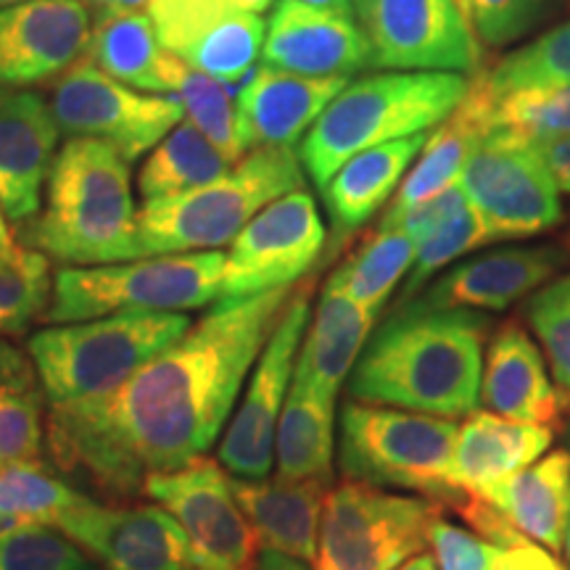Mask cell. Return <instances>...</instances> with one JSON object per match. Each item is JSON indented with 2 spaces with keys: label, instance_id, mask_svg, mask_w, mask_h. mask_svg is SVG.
Segmentation results:
<instances>
[{
  "label": "cell",
  "instance_id": "obj_1",
  "mask_svg": "<svg viewBox=\"0 0 570 570\" xmlns=\"http://www.w3.org/2000/svg\"><path fill=\"white\" fill-rule=\"evenodd\" d=\"M296 288L219 298L209 315L111 394L48 412L56 468L114 499L146 494L148 473L202 460Z\"/></svg>",
  "mask_w": 570,
  "mask_h": 570
},
{
  "label": "cell",
  "instance_id": "obj_2",
  "mask_svg": "<svg viewBox=\"0 0 570 570\" xmlns=\"http://www.w3.org/2000/svg\"><path fill=\"white\" fill-rule=\"evenodd\" d=\"M487 327L473 309L396 306L356 360L348 396L446 420L470 415L481 402Z\"/></svg>",
  "mask_w": 570,
  "mask_h": 570
},
{
  "label": "cell",
  "instance_id": "obj_3",
  "mask_svg": "<svg viewBox=\"0 0 570 570\" xmlns=\"http://www.w3.org/2000/svg\"><path fill=\"white\" fill-rule=\"evenodd\" d=\"M21 246L96 267L140 259L130 161L90 138H67L46 183V206L19 230Z\"/></svg>",
  "mask_w": 570,
  "mask_h": 570
},
{
  "label": "cell",
  "instance_id": "obj_4",
  "mask_svg": "<svg viewBox=\"0 0 570 570\" xmlns=\"http://www.w3.org/2000/svg\"><path fill=\"white\" fill-rule=\"evenodd\" d=\"M470 80L458 71H375L348 80L298 146L317 188L352 156L410 135L431 132L462 104Z\"/></svg>",
  "mask_w": 570,
  "mask_h": 570
},
{
  "label": "cell",
  "instance_id": "obj_5",
  "mask_svg": "<svg viewBox=\"0 0 570 570\" xmlns=\"http://www.w3.org/2000/svg\"><path fill=\"white\" fill-rule=\"evenodd\" d=\"M304 188L294 148H256L230 173L202 188L142 202L138 209L140 256L217 252L277 198Z\"/></svg>",
  "mask_w": 570,
  "mask_h": 570
},
{
  "label": "cell",
  "instance_id": "obj_6",
  "mask_svg": "<svg viewBox=\"0 0 570 570\" xmlns=\"http://www.w3.org/2000/svg\"><path fill=\"white\" fill-rule=\"evenodd\" d=\"M194 325L185 312H122L51 325L27 341L51 407L88 402L122 383L177 344Z\"/></svg>",
  "mask_w": 570,
  "mask_h": 570
},
{
  "label": "cell",
  "instance_id": "obj_7",
  "mask_svg": "<svg viewBox=\"0 0 570 570\" xmlns=\"http://www.w3.org/2000/svg\"><path fill=\"white\" fill-rule=\"evenodd\" d=\"M458 433L446 417L348 402L341 410L338 462L348 481L420 491L458 510L468 497L452 479Z\"/></svg>",
  "mask_w": 570,
  "mask_h": 570
},
{
  "label": "cell",
  "instance_id": "obj_8",
  "mask_svg": "<svg viewBox=\"0 0 570 570\" xmlns=\"http://www.w3.org/2000/svg\"><path fill=\"white\" fill-rule=\"evenodd\" d=\"M223 252L164 254L96 267H61L46 317L85 323L122 312H190L223 298Z\"/></svg>",
  "mask_w": 570,
  "mask_h": 570
},
{
  "label": "cell",
  "instance_id": "obj_9",
  "mask_svg": "<svg viewBox=\"0 0 570 570\" xmlns=\"http://www.w3.org/2000/svg\"><path fill=\"white\" fill-rule=\"evenodd\" d=\"M439 502L346 481L325 499L317 570H396L431 544Z\"/></svg>",
  "mask_w": 570,
  "mask_h": 570
},
{
  "label": "cell",
  "instance_id": "obj_10",
  "mask_svg": "<svg viewBox=\"0 0 570 570\" xmlns=\"http://www.w3.org/2000/svg\"><path fill=\"white\" fill-rule=\"evenodd\" d=\"M491 238L512 240L550 230L562 219L560 185L533 135L497 125L475 142L460 177Z\"/></svg>",
  "mask_w": 570,
  "mask_h": 570
},
{
  "label": "cell",
  "instance_id": "obj_11",
  "mask_svg": "<svg viewBox=\"0 0 570 570\" xmlns=\"http://www.w3.org/2000/svg\"><path fill=\"white\" fill-rule=\"evenodd\" d=\"M48 104L63 138L101 140L127 161L146 156L185 119L177 98L135 90L88 59L63 71Z\"/></svg>",
  "mask_w": 570,
  "mask_h": 570
},
{
  "label": "cell",
  "instance_id": "obj_12",
  "mask_svg": "<svg viewBox=\"0 0 570 570\" xmlns=\"http://www.w3.org/2000/svg\"><path fill=\"white\" fill-rule=\"evenodd\" d=\"M354 17L375 69L481 71L483 42L458 0H354Z\"/></svg>",
  "mask_w": 570,
  "mask_h": 570
},
{
  "label": "cell",
  "instance_id": "obj_13",
  "mask_svg": "<svg viewBox=\"0 0 570 570\" xmlns=\"http://www.w3.org/2000/svg\"><path fill=\"white\" fill-rule=\"evenodd\" d=\"M309 283H302L285 306L281 323L256 360L246 396L225 431L219 444V462L235 479H267L275 465V433L281 423L288 383H294V367L304 327L312 320Z\"/></svg>",
  "mask_w": 570,
  "mask_h": 570
},
{
  "label": "cell",
  "instance_id": "obj_14",
  "mask_svg": "<svg viewBox=\"0 0 570 570\" xmlns=\"http://www.w3.org/2000/svg\"><path fill=\"white\" fill-rule=\"evenodd\" d=\"M325 223L306 190L277 198L248 223L225 254L223 298L294 288L325 248Z\"/></svg>",
  "mask_w": 570,
  "mask_h": 570
},
{
  "label": "cell",
  "instance_id": "obj_15",
  "mask_svg": "<svg viewBox=\"0 0 570 570\" xmlns=\"http://www.w3.org/2000/svg\"><path fill=\"white\" fill-rule=\"evenodd\" d=\"M146 494L188 533L196 570H254L259 541L217 462L202 458L173 473H148Z\"/></svg>",
  "mask_w": 570,
  "mask_h": 570
},
{
  "label": "cell",
  "instance_id": "obj_16",
  "mask_svg": "<svg viewBox=\"0 0 570 570\" xmlns=\"http://www.w3.org/2000/svg\"><path fill=\"white\" fill-rule=\"evenodd\" d=\"M146 11L169 53L225 85L244 80L265 48L262 13L235 0H148Z\"/></svg>",
  "mask_w": 570,
  "mask_h": 570
},
{
  "label": "cell",
  "instance_id": "obj_17",
  "mask_svg": "<svg viewBox=\"0 0 570 570\" xmlns=\"http://www.w3.org/2000/svg\"><path fill=\"white\" fill-rule=\"evenodd\" d=\"M56 531L106 570H196L188 533L164 508H111L85 494Z\"/></svg>",
  "mask_w": 570,
  "mask_h": 570
},
{
  "label": "cell",
  "instance_id": "obj_18",
  "mask_svg": "<svg viewBox=\"0 0 570 570\" xmlns=\"http://www.w3.org/2000/svg\"><path fill=\"white\" fill-rule=\"evenodd\" d=\"M92 19L82 0H24L0 9V82L59 80L85 59Z\"/></svg>",
  "mask_w": 570,
  "mask_h": 570
},
{
  "label": "cell",
  "instance_id": "obj_19",
  "mask_svg": "<svg viewBox=\"0 0 570 570\" xmlns=\"http://www.w3.org/2000/svg\"><path fill=\"white\" fill-rule=\"evenodd\" d=\"M262 61L302 77H344L373 67L370 46L354 13L277 0L269 9Z\"/></svg>",
  "mask_w": 570,
  "mask_h": 570
},
{
  "label": "cell",
  "instance_id": "obj_20",
  "mask_svg": "<svg viewBox=\"0 0 570 570\" xmlns=\"http://www.w3.org/2000/svg\"><path fill=\"white\" fill-rule=\"evenodd\" d=\"M61 130L48 98L0 82V204L11 223H30L59 154Z\"/></svg>",
  "mask_w": 570,
  "mask_h": 570
},
{
  "label": "cell",
  "instance_id": "obj_21",
  "mask_svg": "<svg viewBox=\"0 0 570 570\" xmlns=\"http://www.w3.org/2000/svg\"><path fill=\"white\" fill-rule=\"evenodd\" d=\"M346 82L344 77H302L269 63L256 67L238 90L244 154L256 148H294Z\"/></svg>",
  "mask_w": 570,
  "mask_h": 570
},
{
  "label": "cell",
  "instance_id": "obj_22",
  "mask_svg": "<svg viewBox=\"0 0 570 570\" xmlns=\"http://www.w3.org/2000/svg\"><path fill=\"white\" fill-rule=\"evenodd\" d=\"M566 265L558 248H499L460 262L410 304L423 309L502 312L541 288Z\"/></svg>",
  "mask_w": 570,
  "mask_h": 570
},
{
  "label": "cell",
  "instance_id": "obj_23",
  "mask_svg": "<svg viewBox=\"0 0 570 570\" xmlns=\"http://www.w3.org/2000/svg\"><path fill=\"white\" fill-rule=\"evenodd\" d=\"M483 404L497 415L541 428H558L562 420V396L547 375L544 356L533 338L518 323L499 327L483 360Z\"/></svg>",
  "mask_w": 570,
  "mask_h": 570
},
{
  "label": "cell",
  "instance_id": "obj_24",
  "mask_svg": "<svg viewBox=\"0 0 570 570\" xmlns=\"http://www.w3.org/2000/svg\"><path fill=\"white\" fill-rule=\"evenodd\" d=\"M230 483L262 550L302 562L317 560L327 481L230 479Z\"/></svg>",
  "mask_w": 570,
  "mask_h": 570
},
{
  "label": "cell",
  "instance_id": "obj_25",
  "mask_svg": "<svg viewBox=\"0 0 570 570\" xmlns=\"http://www.w3.org/2000/svg\"><path fill=\"white\" fill-rule=\"evenodd\" d=\"M494 127V101L483 88L479 75L470 80L468 96L462 104L428 135L423 151L417 154L407 177L399 185L396 196L391 198L389 209L383 212L381 223L396 219L399 214L410 212L412 206L439 196L441 190L460 183L468 156L473 154L475 142Z\"/></svg>",
  "mask_w": 570,
  "mask_h": 570
},
{
  "label": "cell",
  "instance_id": "obj_26",
  "mask_svg": "<svg viewBox=\"0 0 570 570\" xmlns=\"http://www.w3.org/2000/svg\"><path fill=\"white\" fill-rule=\"evenodd\" d=\"M375 317L365 306L325 283L309 331L298 346L296 386L336 402L338 389L348 381L356 360L365 352Z\"/></svg>",
  "mask_w": 570,
  "mask_h": 570
},
{
  "label": "cell",
  "instance_id": "obj_27",
  "mask_svg": "<svg viewBox=\"0 0 570 570\" xmlns=\"http://www.w3.org/2000/svg\"><path fill=\"white\" fill-rule=\"evenodd\" d=\"M428 135L431 132L410 135V138L367 148V151L352 156L325 183V188H320L327 214L333 219L336 246L344 244L348 235L360 230L362 225H367L377 209H383V204L391 196H396L399 185L407 177L417 154L423 151Z\"/></svg>",
  "mask_w": 570,
  "mask_h": 570
},
{
  "label": "cell",
  "instance_id": "obj_28",
  "mask_svg": "<svg viewBox=\"0 0 570 570\" xmlns=\"http://www.w3.org/2000/svg\"><path fill=\"white\" fill-rule=\"evenodd\" d=\"M554 431L497 412H470L458 433L452 479L465 491H483L544 458Z\"/></svg>",
  "mask_w": 570,
  "mask_h": 570
},
{
  "label": "cell",
  "instance_id": "obj_29",
  "mask_svg": "<svg viewBox=\"0 0 570 570\" xmlns=\"http://www.w3.org/2000/svg\"><path fill=\"white\" fill-rule=\"evenodd\" d=\"M531 541L560 552L570 518V452L554 449L494 487L475 491Z\"/></svg>",
  "mask_w": 570,
  "mask_h": 570
},
{
  "label": "cell",
  "instance_id": "obj_30",
  "mask_svg": "<svg viewBox=\"0 0 570 570\" xmlns=\"http://www.w3.org/2000/svg\"><path fill=\"white\" fill-rule=\"evenodd\" d=\"M85 59L151 96H173L177 59L161 46L148 11H119L101 21H92L90 46Z\"/></svg>",
  "mask_w": 570,
  "mask_h": 570
},
{
  "label": "cell",
  "instance_id": "obj_31",
  "mask_svg": "<svg viewBox=\"0 0 570 570\" xmlns=\"http://www.w3.org/2000/svg\"><path fill=\"white\" fill-rule=\"evenodd\" d=\"M333 444V402L291 383L275 433L277 479L331 483Z\"/></svg>",
  "mask_w": 570,
  "mask_h": 570
},
{
  "label": "cell",
  "instance_id": "obj_32",
  "mask_svg": "<svg viewBox=\"0 0 570 570\" xmlns=\"http://www.w3.org/2000/svg\"><path fill=\"white\" fill-rule=\"evenodd\" d=\"M233 167L235 161L227 159L194 122L183 119L142 161L138 190L142 202L188 194L219 180Z\"/></svg>",
  "mask_w": 570,
  "mask_h": 570
},
{
  "label": "cell",
  "instance_id": "obj_33",
  "mask_svg": "<svg viewBox=\"0 0 570 570\" xmlns=\"http://www.w3.org/2000/svg\"><path fill=\"white\" fill-rule=\"evenodd\" d=\"M417 244L399 227H375L352 254L327 277V285L338 288L352 302L377 312L389 302L402 277L415 265Z\"/></svg>",
  "mask_w": 570,
  "mask_h": 570
},
{
  "label": "cell",
  "instance_id": "obj_34",
  "mask_svg": "<svg viewBox=\"0 0 570 570\" xmlns=\"http://www.w3.org/2000/svg\"><path fill=\"white\" fill-rule=\"evenodd\" d=\"M479 80L491 101L523 90L566 88L570 85V21L508 53L494 69L479 71Z\"/></svg>",
  "mask_w": 570,
  "mask_h": 570
},
{
  "label": "cell",
  "instance_id": "obj_35",
  "mask_svg": "<svg viewBox=\"0 0 570 570\" xmlns=\"http://www.w3.org/2000/svg\"><path fill=\"white\" fill-rule=\"evenodd\" d=\"M53 296L51 262L27 246L0 252V338L19 336L46 317Z\"/></svg>",
  "mask_w": 570,
  "mask_h": 570
},
{
  "label": "cell",
  "instance_id": "obj_36",
  "mask_svg": "<svg viewBox=\"0 0 570 570\" xmlns=\"http://www.w3.org/2000/svg\"><path fill=\"white\" fill-rule=\"evenodd\" d=\"M173 98L180 101L185 119L194 122L227 159L235 164L244 159L246 154L240 148L238 132V92H233V85L214 80L180 59Z\"/></svg>",
  "mask_w": 570,
  "mask_h": 570
},
{
  "label": "cell",
  "instance_id": "obj_37",
  "mask_svg": "<svg viewBox=\"0 0 570 570\" xmlns=\"http://www.w3.org/2000/svg\"><path fill=\"white\" fill-rule=\"evenodd\" d=\"M85 494L69 489L51 468L35 462H17V465L0 468V512L11 518H21L27 523L51 525L80 502Z\"/></svg>",
  "mask_w": 570,
  "mask_h": 570
},
{
  "label": "cell",
  "instance_id": "obj_38",
  "mask_svg": "<svg viewBox=\"0 0 570 570\" xmlns=\"http://www.w3.org/2000/svg\"><path fill=\"white\" fill-rule=\"evenodd\" d=\"M487 244H494V238H491L489 227L483 223L481 214L475 212L473 204H470L465 212L452 219V223L441 227L436 235H431V238L417 246L415 265L410 269L407 283H404L402 296H399L396 306L410 304L412 298L417 296V291L423 288V285L439 273V269H444L446 265H452L454 259H460V256L475 252V248Z\"/></svg>",
  "mask_w": 570,
  "mask_h": 570
},
{
  "label": "cell",
  "instance_id": "obj_39",
  "mask_svg": "<svg viewBox=\"0 0 570 570\" xmlns=\"http://www.w3.org/2000/svg\"><path fill=\"white\" fill-rule=\"evenodd\" d=\"M0 570H96V566L61 531L27 523L0 537Z\"/></svg>",
  "mask_w": 570,
  "mask_h": 570
},
{
  "label": "cell",
  "instance_id": "obj_40",
  "mask_svg": "<svg viewBox=\"0 0 570 570\" xmlns=\"http://www.w3.org/2000/svg\"><path fill=\"white\" fill-rule=\"evenodd\" d=\"M529 323L550 360L562 404L570 407V275L558 277L531 298Z\"/></svg>",
  "mask_w": 570,
  "mask_h": 570
},
{
  "label": "cell",
  "instance_id": "obj_41",
  "mask_svg": "<svg viewBox=\"0 0 570 570\" xmlns=\"http://www.w3.org/2000/svg\"><path fill=\"white\" fill-rule=\"evenodd\" d=\"M515 127L529 135L570 132V85L566 88L523 90L494 101V127Z\"/></svg>",
  "mask_w": 570,
  "mask_h": 570
},
{
  "label": "cell",
  "instance_id": "obj_42",
  "mask_svg": "<svg viewBox=\"0 0 570 570\" xmlns=\"http://www.w3.org/2000/svg\"><path fill=\"white\" fill-rule=\"evenodd\" d=\"M458 3L483 46L502 48L531 30L547 0H458Z\"/></svg>",
  "mask_w": 570,
  "mask_h": 570
},
{
  "label": "cell",
  "instance_id": "obj_43",
  "mask_svg": "<svg viewBox=\"0 0 570 570\" xmlns=\"http://www.w3.org/2000/svg\"><path fill=\"white\" fill-rule=\"evenodd\" d=\"M431 547L441 570H494L497 544L449 523L441 515L431 529Z\"/></svg>",
  "mask_w": 570,
  "mask_h": 570
},
{
  "label": "cell",
  "instance_id": "obj_44",
  "mask_svg": "<svg viewBox=\"0 0 570 570\" xmlns=\"http://www.w3.org/2000/svg\"><path fill=\"white\" fill-rule=\"evenodd\" d=\"M470 206V198L462 185H452V188L441 190L439 196L428 198V202L412 206L410 212L399 214L396 219H389V223H377V227H399L410 235L412 240L420 246L423 240L436 235L441 227L452 223L458 214H462Z\"/></svg>",
  "mask_w": 570,
  "mask_h": 570
},
{
  "label": "cell",
  "instance_id": "obj_45",
  "mask_svg": "<svg viewBox=\"0 0 570 570\" xmlns=\"http://www.w3.org/2000/svg\"><path fill=\"white\" fill-rule=\"evenodd\" d=\"M494 570H566L560 560L531 539H520L515 544L497 547Z\"/></svg>",
  "mask_w": 570,
  "mask_h": 570
},
{
  "label": "cell",
  "instance_id": "obj_46",
  "mask_svg": "<svg viewBox=\"0 0 570 570\" xmlns=\"http://www.w3.org/2000/svg\"><path fill=\"white\" fill-rule=\"evenodd\" d=\"M541 156H544L547 167L552 169L554 180H570V132L568 135H533Z\"/></svg>",
  "mask_w": 570,
  "mask_h": 570
},
{
  "label": "cell",
  "instance_id": "obj_47",
  "mask_svg": "<svg viewBox=\"0 0 570 570\" xmlns=\"http://www.w3.org/2000/svg\"><path fill=\"white\" fill-rule=\"evenodd\" d=\"M254 570H306V566L302 560L288 558V554L265 550V552H262V558L256 560Z\"/></svg>",
  "mask_w": 570,
  "mask_h": 570
},
{
  "label": "cell",
  "instance_id": "obj_48",
  "mask_svg": "<svg viewBox=\"0 0 570 570\" xmlns=\"http://www.w3.org/2000/svg\"><path fill=\"white\" fill-rule=\"evenodd\" d=\"M82 3L88 6L92 21H101L106 17H111V13L122 11V3H119V0H82Z\"/></svg>",
  "mask_w": 570,
  "mask_h": 570
},
{
  "label": "cell",
  "instance_id": "obj_49",
  "mask_svg": "<svg viewBox=\"0 0 570 570\" xmlns=\"http://www.w3.org/2000/svg\"><path fill=\"white\" fill-rule=\"evenodd\" d=\"M302 3L320 6V9H333V11L354 13V0H302Z\"/></svg>",
  "mask_w": 570,
  "mask_h": 570
},
{
  "label": "cell",
  "instance_id": "obj_50",
  "mask_svg": "<svg viewBox=\"0 0 570 570\" xmlns=\"http://www.w3.org/2000/svg\"><path fill=\"white\" fill-rule=\"evenodd\" d=\"M396 570H436V560H433L431 554L420 552V554H415V558L407 560L402 568H396Z\"/></svg>",
  "mask_w": 570,
  "mask_h": 570
},
{
  "label": "cell",
  "instance_id": "obj_51",
  "mask_svg": "<svg viewBox=\"0 0 570 570\" xmlns=\"http://www.w3.org/2000/svg\"><path fill=\"white\" fill-rule=\"evenodd\" d=\"M13 246H17V238L11 235V227L6 223L3 204H0V252H6V248H13Z\"/></svg>",
  "mask_w": 570,
  "mask_h": 570
},
{
  "label": "cell",
  "instance_id": "obj_52",
  "mask_svg": "<svg viewBox=\"0 0 570 570\" xmlns=\"http://www.w3.org/2000/svg\"><path fill=\"white\" fill-rule=\"evenodd\" d=\"M235 3L240 6V9L246 11H254V13H265L273 9V6L277 3V0H235Z\"/></svg>",
  "mask_w": 570,
  "mask_h": 570
},
{
  "label": "cell",
  "instance_id": "obj_53",
  "mask_svg": "<svg viewBox=\"0 0 570 570\" xmlns=\"http://www.w3.org/2000/svg\"><path fill=\"white\" fill-rule=\"evenodd\" d=\"M21 525H27V520L3 515V512H0V537H3V533H11V531L21 529Z\"/></svg>",
  "mask_w": 570,
  "mask_h": 570
},
{
  "label": "cell",
  "instance_id": "obj_54",
  "mask_svg": "<svg viewBox=\"0 0 570 570\" xmlns=\"http://www.w3.org/2000/svg\"><path fill=\"white\" fill-rule=\"evenodd\" d=\"M122 11H142L148 6V0H119Z\"/></svg>",
  "mask_w": 570,
  "mask_h": 570
},
{
  "label": "cell",
  "instance_id": "obj_55",
  "mask_svg": "<svg viewBox=\"0 0 570 570\" xmlns=\"http://www.w3.org/2000/svg\"><path fill=\"white\" fill-rule=\"evenodd\" d=\"M566 554H568V562H570V518H568V531H566Z\"/></svg>",
  "mask_w": 570,
  "mask_h": 570
},
{
  "label": "cell",
  "instance_id": "obj_56",
  "mask_svg": "<svg viewBox=\"0 0 570 570\" xmlns=\"http://www.w3.org/2000/svg\"><path fill=\"white\" fill-rule=\"evenodd\" d=\"M17 3H24V0H0V9H9V6H17Z\"/></svg>",
  "mask_w": 570,
  "mask_h": 570
},
{
  "label": "cell",
  "instance_id": "obj_57",
  "mask_svg": "<svg viewBox=\"0 0 570 570\" xmlns=\"http://www.w3.org/2000/svg\"><path fill=\"white\" fill-rule=\"evenodd\" d=\"M560 190H562V194H570V180H566V183H560Z\"/></svg>",
  "mask_w": 570,
  "mask_h": 570
}]
</instances>
